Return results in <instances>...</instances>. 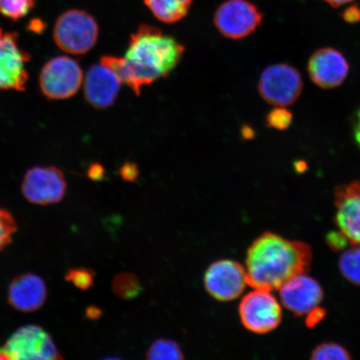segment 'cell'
I'll return each instance as SVG.
<instances>
[{"label": "cell", "instance_id": "cell-1", "mask_svg": "<svg viewBox=\"0 0 360 360\" xmlns=\"http://www.w3.org/2000/svg\"><path fill=\"white\" fill-rule=\"evenodd\" d=\"M312 259L311 247L306 243L264 233L247 252L248 285L255 289L280 290L292 278L307 274Z\"/></svg>", "mask_w": 360, "mask_h": 360}, {"label": "cell", "instance_id": "cell-2", "mask_svg": "<svg viewBox=\"0 0 360 360\" xmlns=\"http://www.w3.org/2000/svg\"><path fill=\"white\" fill-rule=\"evenodd\" d=\"M184 45L157 27L141 25L131 34L124 58L143 88L167 77L184 55Z\"/></svg>", "mask_w": 360, "mask_h": 360}, {"label": "cell", "instance_id": "cell-3", "mask_svg": "<svg viewBox=\"0 0 360 360\" xmlns=\"http://www.w3.org/2000/svg\"><path fill=\"white\" fill-rule=\"evenodd\" d=\"M98 25L89 13L70 10L58 18L53 28V39L61 51L71 55H84L96 46Z\"/></svg>", "mask_w": 360, "mask_h": 360}, {"label": "cell", "instance_id": "cell-4", "mask_svg": "<svg viewBox=\"0 0 360 360\" xmlns=\"http://www.w3.org/2000/svg\"><path fill=\"white\" fill-rule=\"evenodd\" d=\"M303 89L300 72L288 64L267 67L261 74L258 84L261 98L276 107L292 105L298 100Z\"/></svg>", "mask_w": 360, "mask_h": 360}, {"label": "cell", "instance_id": "cell-5", "mask_svg": "<svg viewBox=\"0 0 360 360\" xmlns=\"http://www.w3.org/2000/svg\"><path fill=\"white\" fill-rule=\"evenodd\" d=\"M83 80V70L77 62L68 56H58L43 67L39 86L49 100L62 101L74 96Z\"/></svg>", "mask_w": 360, "mask_h": 360}, {"label": "cell", "instance_id": "cell-6", "mask_svg": "<svg viewBox=\"0 0 360 360\" xmlns=\"http://www.w3.org/2000/svg\"><path fill=\"white\" fill-rule=\"evenodd\" d=\"M238 313L243 326L255 334L276 330L282 321V308L271 291L255 289L242 299Z\"/></svg>", "mask_w": 360, "mask_h": 360}, {"label": "cell", "instance_id": "cell-7", "mask_svg": "<svg viewBox=\"0 0 360 360\" xmlns=\"http://www.w3.org/2000/svg\"><path fill=\"white\" fill-rule=\"evenodd\" d=\"M263 13L248 0H227L215 11L219 32L229 39H243L254 34L263 21Z\"/></svg>", "mask_w": 360, "mask_h": 360}, {"label": "cell", "instance_id": "cell-8", "mask_svg": "<svg viewBox=\"0 0 360 360\" xmlns=\"http://www.w3.org/2000/svg\"><path fill=\"white\" fill-rule=\"evenodd\" d=\"M30 60V53L20 46L18 34L0 28V90H25Z\"/></svg>", "mask_w": 360, "mask_h": 360}, {"label": "cell", "instance_id": "cell-9", "mask_svg": "<svg viewBox=\"0 0 360 360\" xmlns=\"http://www.w3.org/2000/svg\"><path fill=\"white\" fill-rule=\"evenodd\" d=\"M11 359L53 360L63 359L51 335L35 325L20 328L4 347Z\"/></svg>", "mask_w": 360, "mask_h": 360}, {"label": "cell", "instance_id": "cell-10", "mask_svg": "<svg viewBox=\"0 0 360 360\" xmlns=\"http://www.w3.org/2000/svg\"><path fill=\"white\" fill-rule=\"evenodd\" d=\"M66 188L64 174L53 166L30 169L22 183V193L26 200L38 205L60 202L65 195Z\"/></svg>", "mask_w": 360, "mask_h": 360}, {"label": "cell", "instance_id": "cell-11", "mask_svg": "<svg viewBox=\"0 0 360 360\" xmlns=\"http://www.w3.org/2000/svg\"><path fill=\"white\" fill-rule=\"evenodd\" d=\"M204 282L206 290L213 298L231 301L240 297L248 285L246 270L236 261H216L207 269Z\"/></svg>", "mask_w": 360, "mask_h": 360}, {"label": "cell", "instance_id": "cell-12", "mask_svg": "<svg viewBox=\"0 0 360 360\" xmlns=\"http://www.w3.org/2000/svg\"><path fill=\"white\" fill-rule=\"evenodd\" d=\"M349 65L343 53L335 49H319L310 56L308 73L318 87L331 89L340 86L347 78Z\"/></svg>", "mask_w": 360, "mask_h": 360}, {"label": "cell", "instance_id": "cell-13", "mask_svg": "<svg viewBox=\"0 0 360 360\" xmlns=\"http://www.w3.org/2000/svg\"><path fill=\"white\" fill-rule=\"evenodd\" d=\"M278 290L283 305L300 316L319 307L323 298L321 285L306 274L292 278Z\"/></svg>", "mask_w": 360, "mask_h": 360}, {"label": "cell", "instance_id": "cell-14", "mask_svg": "<svg viewBox=\"0 0 360 360\" xmlns=\"http://www.w3.org/2000/svg\"><path fill=\"white\" fill-rule=\"evenodd\" d=\"M335 224L349 244L360 243V181L337 188L335 195Z\"/></svg>", "mask_w": 360, "mask_h": 360}, {"label": "cell", "instance_id": "cell-15", "mask_svg": "<svg viewBox=\"0 0 360 360\" xmlns=\"http://www.w3.org/2000/svg\"><path fill=\"white\" fill-rule=\"evenodd\" d=\"M122 82L114 72L101 64L90 67L84 83V97L90 105L105 110L114 105Z\"/></svg>", "mask_w": 360, "mask_h": 360}, {"label": "cell", "instance_id": "cell-16", "mask_svg": "<svg viewBox=\"0 0 360 360\" xmlns=\"http://www.w3.org/2000/svg\"><path fill=\"white\" fill-rule=\"evenodd\" d=\"M47 299V287L37 274H20L11 283L8 300L13 309L24 313L36 311L42 307Z\"/></svg>", "mask_w": 360, "mask_h": 360}, {"label": "cell", "instance_id": "cell-17", "mask_svg": "<svg viewBox=\"0 0 360 360\" xmlns=\"http://www.w3.org/2000/svg\"><path fill=\"white\" fill-rule=\"evenodd\" d=\"M156 19L165 24H175L188 15L193 0H143Z\"/></svg>", "mask_w": 360, "mask_h": 360}, {"label": "cell", "instance_id": "cell-18", "mask_svg": "<svg viewBox=\"0 0 360 360\" xmlns=\"http://www.w3.org/2000/svg\"><path fill=\"white\" fill-rule=\"evenodd\" d=\"M349 245L340 256L339 267L346 280L360 286V243Z\"/></svg>", "mask_w": 360, "mask_h": 360}, {"label": "cell", "instance_id": "cell-19", "mask_svg": "<svg viewBox=\"0 0 360 360\" xmlns=\"http://www.w3.org/2000/svg\"><path fill=\"white\" fill-rule=\"evenodd\" d=\"M101 64L109 68L118 76L121 82L127 84L137 96H141V87L124 58L105 56L101 58Z\"/></svg>", "mask_w": 360, "mask_h": 360}, {"label": "cell", "instance_id": "cell-20", "mask_svg": "<svg viewBox=\"0 0 360 360\" xmlns=\"http://www.w3.org/2000/svg\"><path fill=\"white\" fill-rule=\"evenodd\" d=\"M112 290L121 299L132 300L141 294V282L133 274H120L112 281Z\"/></svg>", "mask_w": 360, "mask_h": 360}, {"label": "cell", "instance_id": "cell-21", "mask_svg": "<svg viewBox=\"0 0 360 360\" xmlns=\"http://www.w3.org/2000/svg\"><path fill=\"white\" fill-rule=\"evenodd\" d=\"M148 359H182L183 352L179 345L173 340H158L147 352Z\"/></svg>", "mask_w": 360, "mask_h": 360}, {"label": "cell", "instance_id": "cell-22", "mask_svg": "<svg viewBox=\"0 0 360 360\" xmlns=\"http://www.w3.org/2000/svg\"><path fill=\"white\" fill-rule=\"evenodd\" d=\"M36 0H0V15L12 21L25 18L33 10Z\"/></svg>", "mask_w": 360, "mask_h": 360}, {"label": "cell", "instance_id": "cell-23", "mask_svg": "<svg viewBox=\"0 0 360 360\" xmlns=\"http://www.w3.org/2000/svg\"><path fill=\"white\" fill-rule=\"evenodd\" d=\"M349 351L343 346L335 343H323L317 346L311 353L314 360L350 359Z\"/></svg>", "mask_w": 360, "mask_h": 360}, {"label": "cell", "instance_id": "cell-24", "mask_svg": "<svg viewBox=\"0 0 360 360\" xmlns=\"http://www.w3.org/2000/svg\"><path fill=\"white\" fill-rule=\"evenodd\" d=\"M17 229V223L10 211L0 209V251L11 244Z\"/></svg>", "mask_w": 360, "mask_h": 360}, {"label": "cell", "instance_id": "cell-25", "mask_svg": "<svg viewBox=\"0 0 360 360\" xmlns=\"http://www.w3.org/2000/svg\"><path fill=\"white\" fill-rule=\"evenodd\" d=\"M65 281L82 290H88L94 283V272L87 268L71 269L66 273Z\"/></svg>", "mask_w": 360, "mask_h": 360}, {"label": "cell", "instance_id": "cell-26", "mask_svg": "<svg viewBox=\"0 0 360 360\" xmlns=\"http://www.w3.org/2000/svg\"><path fill=\"white\" fill-rule=\"evenodd\" d=\"M292 120V112L286 107H276L268 112L266 124L268 127L285 130L290 127Z\"/></svg>", "mask_w": 360, "mask_h": 360}, {"label": "cell", "instance_id": "cell-27", "mask_svg": "<svg viewBox=\"0 0 360 360\" xmlns=\"http://www.w3.org/2000/svg\"><path fill=\"white\" fill-rule=\"evenodd\" d=\"M120 175L126 181H134L139 176L137 166L133 163H125L120 168Z\"/></svg>", "mask_w": 360, "mask_h": 360}, {"label": "cell", "instance_id": "cell-28", "mask_svg": "<svg viewBox=\"0 0 360 360\" xmlns=\"http://www.w3.org/2000/svg\"><path fill=\"white\" fill-rule=\"evenodd\" d=\"M343 19L349 22V24H355L360 21V8L357 6H352L346 8L343 12Z\"/></svg>", "mask_w": 360, "mask_h": 360}, {"label": "cell", "instance_id": "cell-29", "mask_svg": "<svg viewBox=\"0 0 360 360\" xmlns=\"http://www.w3.org/2000/svg\"><path fill=\"white\" fill-rule=\"evenodd\" d=\"M307 316V322L306 323H307L309 327H313L316 326L326 316V311L319 306V307L309 313Z\"/></svg>", "mask_w": 360, "mask_h": 360}, {"label": "cell", "instance_id": "cell-30", "mask_svg": "<svg viewBox=\"0 0 360 360\" xmlns=\"http://www.w3.org/2000/svg\"><path fill=\"white\" fill-rule=\"evenodd\" d=\"M89 177L93 180H101L105 175V170L100 165H93L90 166L88 171Z\"/></svg>", "mask_w": 360, "mask_h": 360}, {"label": "cell", "instance_id": "cell-31", "mask_svg": "<svg viewBox=\"0 0 360 360\" xmlns=\"http://www.w3.org/2000/svg\"><path fill=\"white\" fill-rule=\"evenodd\" d=\"M354 137L355 142L360 146V108L356 114V119H355Z\"/></svg>", "mask_w": 360, "mask_h": 360}, {"label": "cell", "instance_id": "cell-32", "mask_svg": "<svg viewBox=\"0 0 360 360\" xmlns=\"http://www.w3.org/2000/svg\"><path fill=\"white\" fill-rule=\"evenodd\" d=\"M44 22L40 20H34L33 21L30 22V24L29 25V28L33 31V32L36 33H41L42 31L44 30Z\"/></svg>", "mask_w": 360, "mask_h": 360}, {"label": "cell", "instance_id": "cell-33", "mask_svg": "<svg viewBox=\"0 0 360 360\" xmlns=\"http://www.w3.org/2000/svg\"><path fill=\"white\" fill-rule=\"evenodd\" d=\"M101 310L96 307V306H91L86 310V316L90 319H97L101 317Z\"/></svg>", "mask_w": 360, "mask_h": 360}, {"label": "cell", "instance_id": "cell-34", "mask_svg": "<svg viewBox=\"0 0 360 360\" xmlns=\"http://www.w3.org/2000/svg\"><path fill=\"white\" fill-rule=\"evenodd\" d=\"M323 1L330 4L333 7L337 8L344 6V4H349L352 1V0H323Z\"/></svg>", "mask_w": 360, "mask_h": 360}, {"label": "cell", "instance_id": "cell-35", "mask_svg": "<svg viewBox=\"0 0 360 360\" xmlns=\"http://www.w3.org/2000/svg\"><path fill=\"white\" fill-rule=\"evenodd\" d=\"M242 134L244 135V137L247 139H252L254 137V130L252 129L249 126H246L242 130Z\"/></svg>", "mask_w": 360, "mask_h": 360}, {"label": "cell", "instance_id": "cell-36", "mask_svg": "<svg viewBox=\"0 0 360 360\" xmlns=\"http://www.w3.org/2000/svg\"><path fill=\"white\" fill-rule=\"evenodd\" d=\"M0 359H11L10 354L4 348L0 349Z\"/></svg>", "mask_w": 360, "mask_h": 360}]
</instances>
